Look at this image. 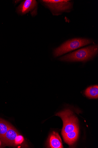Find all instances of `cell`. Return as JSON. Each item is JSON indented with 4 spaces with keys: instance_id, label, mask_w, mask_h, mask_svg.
Wrapping results in <instances>:
<instances>
[{
    "instance_id": "cell-7",
    "label": "cell",
    "mask_w": 98,
    "mask_h": 148,
    "mask_svg": "<svg viewBox=\"0 0 98 148\" xmlns=\"http://www.w3.org/2000/svg\"><path fill=\"white\" fill-rule=\"evenodd\" d=\"M49 147L52 148H62V139L59 134L53 131L50 134L48 139Z\"/></svg>"
},
{
    "instance_id": "cell-3",
    "label": "cell",
    "mask_w": 98,
    "mask_h": 148,
    "mask_svg": "<svg viewBox=\"0 0 98 148\" xmlns=\"http://www.w3.org/2000/svg\"><path fill=\"white\" fill-rule=\"evenodd\" d=\"M73 113L71 110L67 109L58 113L56 114L61 117L63 121V127L62 130V136L79 129L78 119Z\"/></svg>"
},
{
    "instance_id": "cell-6",
    "label": "cell",
    "mask_w": 98,
    "mask_h": 148,
    "mask_svg": "<svg viewBox=\"0 0 98 148\" xmlns=\"http://www.w3.org/2000/svg\"><path fill=\"white\" fill-rule=\"evenodd\" d=\"M18 134L16 130L10 125L7 132L1 140L5 144L12 145Z\"/></svg>"
},
{
    "instance_id": "cell-9",
    "label": "cell",
    "mask_w": 98,
    "mask_h": 148,
    "mask_svg": "<svg viewBox=\"0 0 98 148\" xmlns=\"http://www.w3.org/2000/svg\"><path fill=\"white\" fill-rule=\"evenodd\" d=\"M85 94L88 98L96 99L98 98V86L95 85L87 88L85 91Z\"/></svg>"
},
{
    "instance_id": "cell-1",
    "label": "cell",
    "mask_w": 98,
    "mask_h": 148,
    "mask_svg": "<svg viewBox=\"0 0 98 148\" xmlns=\"http://www.w3.org/2000/svg\"><path fill=\"white\" fill-rule=\"evenodd\" d=\"M97 45L82 48L60 58L59 60L66 62H85L91 59L98 52Z\"/></svg>"
},
{
    "instance_id": "cell-2",
    "label": "cell",
    "mask_w": 98,
    "mask_h": 148,
    "mask_svg": "<svg viewBox=\"0 0 98 148\" xmlns=\"http://www.w3.org/2000/svg\"><path fill=\"white\" fill-rule=\"evenodd\" d=\"M92 42L91 40L86 38H76L70 40L55 49L53 51V55L55 57H58Z\"/></svg>"
},
{
    "instance_id": "cell-5",
    "label": "cell",
    "mask_w": 98,
    "mask_h": 148,
    "mask_svg": "<svg viewBox=\"0 0 98 148\" xmlns=\"http://www.w3.org/2000/svg\"><path fill=\"white\" fill-rule=\"evenodd\" d=\"M37 3L35 0H25L18 7L17 12L19 14L23 15L30 12L32 16L37 14Z\"/></svg>"
},
{
    "instance_id": "cell-8",
    "label": "cell",
    "mask_w": 98,
    "mask_h": 148,
    "mask_svg": "<svg viewBox=\"0 0 98 148\" xmlns=\"http://www.w3.org/2000/svg\"><path fill=\"white\" fill-rule=\"evenodd\" d=\"M79 129L71 132L63 136L65 142L69 145L74 144L78 139Z\"/></svg>"
},
{
    "instance_id": "cell-11",
    "label": "cell",
    "mask_w": 98,
    "mask_h": 148,
    "mask_svg": "<svg viewBox=\"0 0 98 148\" xmlns=\"http://www.w3.org/2000/svg\"><path fill=\"white\" fill-rule=\"evenodd\" d=\"M24 141V137L22 135H18L16 138L14 142V145H21Z\"/></svg>"
},
{
    "instance_id": "cell-12",
    "label": "cell",
    "mask_w": 98,
    "mask_h": 148,
    "mask_svg": "<svg viewBox=\"0 0 98 148\" xmlns=\"http://www.w3.org/2000/svg\"><path fill=\"white\" fill-rule=\"evenodd\" d=\"M1 140H0V146H1Z\"/></svg>"
},
{
    "instance_id": "cell-4",
    "label": "cell",
    "mask_w": 98,
    "mask_h": 148,
    "mask_svg": "<svg viewBox=\"0 0 98 148\" xmlns=\"http://www.w3.org/2000/svg\"><path fill=\"white\" fill-rule=\"evenodd\" d=\"M41 1L54 15H58L63 12L68 11L72 7V4L70 1L68 0H43Z\"/></svg>"
},
{
    "instance_id": "cell-10",
    "label": "cell",
    "mask_w": 98,
    "mask_h": 148,
    "mask_svg": "<svg viewBox=\"0 0 98 148\" xmlns=\"http://www.w3.org/2000/svg\"><path fill=\"white\" fill-rule=\"evenodd\" d=\"M10 125L6 121L0 118V138L2 139L4 137Z\"/></svg>"
}]
</instances>
